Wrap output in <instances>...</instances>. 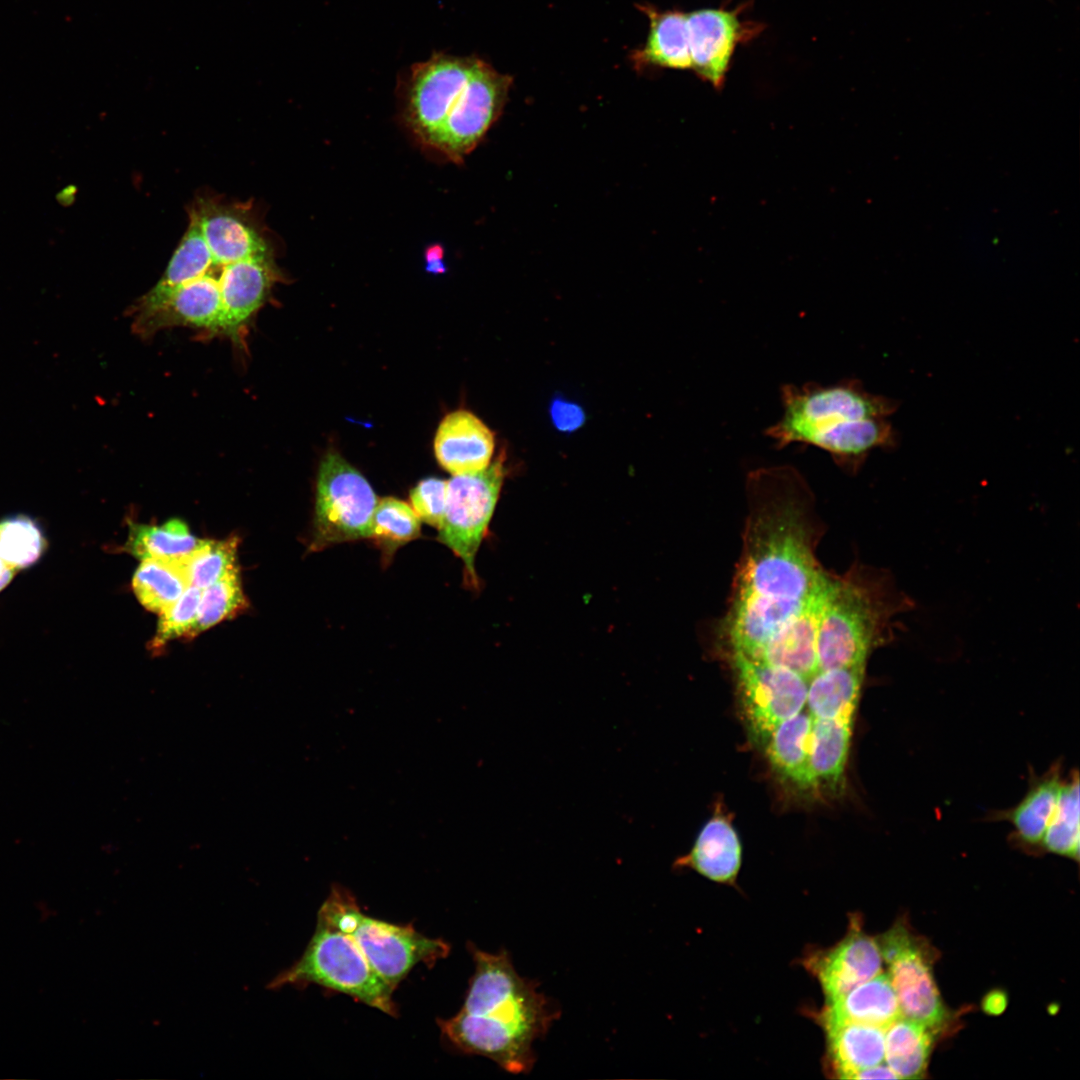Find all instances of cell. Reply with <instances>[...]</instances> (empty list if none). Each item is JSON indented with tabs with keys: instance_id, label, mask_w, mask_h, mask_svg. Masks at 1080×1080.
<instances>
[{
	"instance_id": "cell-26",
	"label": "cell",
	"mask_w": 1080,
	"mask_h": 1080,
	"mask_svg": "<svg viewBox=\"0 0 1080 1080\" xmlns=\"http://www.w3.org/2000/svg\"><path fill=\"white\" fill-rule=\"evenodd\" d=\"M933 1030L915 1020L899 1017L885 1028L884 1062L898 1079H919L926 1071Z\"/></svg>"
},
{
	"instance_id": "cell-12",
	"label": "cell",
	"mask_w": 1080,
	"mask_h": 1080,
	"mask_svg": "<svg viewBox=\"0 0 1080 1080\" xmlns=\"http://www.w3.org/2000/svg\"><path fill=\"white\" fill-rule=\"evenodd\" d=\"M224 272L221 265L212 263L200 270L190 281L161 296L139 298L133 309V329L143 337L174 326L203 329L211 334H219Z\"/></svg>"
},
{
	"instance_id": "cell-23",
	"label": "cell",
	"mask_w": 1080,
	"mask_h": 1080,
	"mask_svg": "<svg viewBox=\"0 0 1080 1080\" xmlns=\"http://www.w3.org/2000/svg\"><path fill=\"white\" fill-rule=\"evenodd\" d=\"M676 865L689 866L716 882H733L741 865V845L728 819L715 815L707 821L690 853Z\"/></svg>"
},
{
	"instance_id": "cell-16",
	"label": "cell",
	"mask_w": 1080,
	"mask_h": 1080,
	"mask_svg": "<svg viewBox=\"0 0 1080 1080\" xmlns=\"http://www.w3.org/2000/svg\"><path fill=\"white\" fill-rule=\"evenodd\" d=\"M495 439L473 413L457 410L440 422L434 439L439 464L453 475L475 473L490 465Z\"/></svg>"
},
{
	"instance_id": "cell-34",
	"label": "cell",
	"mask_w": 1080,
	"mask_h": 1080,
	"mask_svg": "<svg viewBox=\"0 0 1080 1080\" xmlns=\"http://www.w3.org/2000/svg\"><path fill=\"white\" fill-rule=\"evenodd\" d=\"M45 547L42 531L30 517L15 515L0 521V557L14 570L33 565Z\"/></svg>"
},
{
	"instance_id": "cell-3",
	"label": "cell",
	"mask_w": 1080,
	"mask_h": 1080,
	"mask_svg": "<svg viewBox=\"0 0 1080 1080\" xmlns=\"http://www.w3.org/2000/svg\"><path fill=\"white\" fill-rule=\"evenodd\" d=\"M914 601L884 569L855 562L841 575L829 574L817 633L818 670L866 664L874 649L902 630L897 617Z\"/></svg>"
},
{
	"instance_id": "cell-27",
	"label": "cell",
	"mask_w": 1080,
	"mask_h": 1080,
	"mask_svg": "<svg viewBox=\"0 0 1080 1080\" xmlns=\"http://www.w3.org/2000/svg\"><path fill=\"white\" fill-rule=\"evenodd\" d=\"M189 586L182 560L144 559L132 579L138 601L158 614L176 602Z\"/></svg>"
},
{
	"instance_id": "cell-32",
	"label": "cell",
	"mask_w": 1080,
	"mask_h": 1080,
	"mask_svg": "<svg viewBox=\"0 0 1080 1080\" xmlns=\"http://www.w3.org/2000/svg\"><path fill=\"white\" fill-rule=\"evenodd\" d=\"M238 544L236 536L224 540H202L182 560L190 586L203 590L226 575L238 572Z\"/></svg>"
},
{
	"instance_id": "cell-2",
	"label": "cell",
	"mask_w": 1080,
	"mask_h": 1080,
	"mask_svg": "<svg viewBox=\"0 0 1080 1080\" xmlns=\"http://www.w3.org/2000/svg\"><path fill=\"white\" fill-rule=\"evenodd\" d=\"M475 971L462 1009L438 1025L459 1050L487 1057L520 1074L535 1063L533 1044L559 1017L536 981L520 976L509 953H489L470 945Z\"/></svg>"
},
{
	"instance_id": "cell-14",
	"label": "cell",
	"mask_w": 1080,
	"mask_h": 1080,
	"mask_svg": "<svg viewBox=\"0 0 1080 1080\" xmlns=\"http://www.w3.org/2000/svg\"><path fill=\"white\" fill-rule=\"evenodd\" d=\"M745 9L742 4L734 9L703 8L686 13L691 70L714 88L723 86L736 48L764 28L758 22L742 20Z\"/></svg>"
},
{
	"instance_id": "cell-8",
	"label": "cell",
	"mask_w": 1080,
	"mask_h": 1080,
	"mask_svg": "<svg viewBox=\"0 0 1080 1080\" xmlns=\"http://www.w3.org/2000/svg\"><path fill=\"white\" fill-rule=\"evenodd\" d=\"M727 655L749 735L763 749L780 723L805 708L809 681L758 658L741 653Z\"/></svg>"
},
{
	"instance_id": "cell-40",
	"label": "cell",
	"mask_w": 1080,
	"mask_h": 1080,
	"mask_svg": "<svg viewBox=\"0 0 1080 1080\" xmlns=\"http://www.w3.org/2000/svg\"><path fill=\"white\" fill-rule=\"evenodd\" d=\"M441 258V249L439 247L431 249V255L427 256L428 264L432 265L430 270L441 272L443 270L442 264L439 261Z\"/></svg>"
},
{
	"instance_id": "cell-29",
	"label": "cell",
	"mask_w": 1080,
	"mask_h": 1080,
	"mask_svg": "<svg viewBox=\"0 0 1080 1080\" xmlns=\"http://www.w3.org/2000/svg\"><path fill=\"white\" fill-rule=\"evenodd\" d=\"M1061 784L1056 767L1033 784L1022 801L1010 811L1008 819L1021 841L1030 845L1041 843L1054 813Z\"/></svg>"
},
{
	"instance_id": "cell-38",
	"label": "cell",
	"mask_w": 1080,
	"mask_h": 1080,
	"mask_svg": "<svg viewBox=\"0 0 1080 1080\" xmlns=\"http://www.w3.org/2000/svg\"><path fill=\"white\" fill-rule=\"evenodd\" d=\"M851 1079H898L889 1066L882 1062L855 1072Z\"/></svg>"
},
{
	"instance_id": "cell-28",
	"label": "cell",
	"mask_w": 1080,
	"mask_h": 1080,
	"mask_svg": "<svg viewBox=\"0 0 1080 1080\" xmlns=\"http://www.w3.org/2000/svg\"><path fill=\"white\" fill-rule=\"evenodd\" d=\"M201 541L184 521L171 519L161 525H131L126 549L140 560H183Z\"/></svg>"
},
{
	"instance_id": "cell-37",
	"label": "cell",
	"mask_w": 1080,
	"mask_h": 1080,
	"mask_svg": "<svg viewBox=\"0 0 1080 1080\" xmlns=\"http://www.w3.org/2000/svg\"><path fill=\"white\" fill-rule=\"evenodd\" d=\"M550 412L554 425L561 431H574L583 424L585 418L579 406L561 399L553 401Z\"/></svg>"
},
{
	"instance_id": "cell-39",
	"label": "cell",
	"mask_w": 1080,
	"mask_h": 1080,
	"mask_svg": "<svg viewBox=\"0 0 1080 1080\" xmlns=\"http://www.w3.org/2000/svg\"><path fill=\"white\" fill-rule=\"evenodd\" d=\"M14 571H15V570H14L13 568H11V567H10V566H9V565H8V564H7V563H6V562H5V561H4V560H3V559H2L1 557H0V591H1V590H2V589H3L4 587H6V586H7V584H8V583H9V582L11 581V579H12V577H13V575H14Z\"/></svg>"
},
{
	"instance_id": "cell-4",
	"label": "cell",
	"mask_w": 1080,
	"mask_h": 1080,
	"mask_svg": "<svg viewBox=\"0 0 1080 1080\" xmlns=\"http://www.w3.org/2000/svg\"><path fill=\"white\" fill-rule=\"evenodd\" d=\"M318 919L352 938L371 967L394 988L416 964L431 966L449 953V945L441 939L364 914L353 895L338 885L331 888Z\"/></svg>"
},
{
	"instance_id": "cell-13",
	"label": "cell",
	"mask_w": 1080,
	"mask_h": 1080,
	"mask_svg": "<svg viewBox=\"0 0 1080 1080\" xmlns=\"http://www.w3.org/2000/svg\"><path fill=\"white\" fill-rule=\"evenodd\" d=\"M882 958L889 964V979L902 1016L935 1031L943 1026L947 1011L933 979L928 953L897 924L878 943Z\"/></svg>"
},
{
	"instance_id": "cell-22",
	"label": "cell",
	"mask_w": 1080,
	"mask_h": 1080,
	"mask_svg": "<svg viewBox=\"0 0 1080 1080\" xmlns=\"http://www.w3.org/2000/svg\"><path fill=\"white\" fill-rule=\"evenodd\" d=\"M650 21L647 41L632 53L633 63L647 66L688 70L692 69L686 13L679 10L659 11L641 6Z\"/></svg>"
},
{
	"instance_id": "cell-9",
	"label": "cell",
	"mask_w": 1080,
	"mask_h": 1080,
	"mask_svg": "<svg viewBox=\"0 0 1080 1080\" xmlns=\"http://www.w3.org/2000/svg\"><path fill=\"white\" fill-rule=\"evenodd\" d=\"M505 476L501 454L482 471L454 475L447 481L445 518L438 540L464 564L471 585L478 587L475 557L492 519Z\"/></svg>"
},
{
	"instance_id": "cell-33",
	"label": "cell",
	"mask_w": 1080,
	"mask_h": 1080,
	"mask_svg": "<svg viewBox=\"0 0 1080 1080\" xmlns=\"http://www.w3.org/2000/svg\"><path fill=\"white\" fill-rule=\"evenodd\" d=\"M247 607L239 571L226 575L202 590L192 637L240 614Z\"/></svg>"
},
{
	"instance_id": "cell-18",
	"label": "cell",
	"mask_w": 1080,
	"mask_h": 1080,
	"mask_svg": "<svg viewBox=\"0 0 1080 1080\" xmlns=\"http://www.w3.org/2000/svg\"><path fill=\"white\" fill-rule=\"evenodd\" d=\"M812 724L813 717L805 707L780 723L763 748L777 777L804 795L817 794L810 765Z\"/></svg>"
},
{
	"instance_id": "cell-36",
	"label": "cell",
	"mask_w": 1080,
	"mask_h": 1080,
	"mask_svg": "<svg viewBox=\"0 0 1080 1080\" xmlns=\"http://www.w3.org/2000/svg\"><path fill=\"white\" fill-rule=\"evenodd\" d=\"M413 510L421 521L440 529L447 503V481L429 477L421 480L411 491Z\"/></svg>"
},
{
	"instance_id": "cell-21",
	"label": "cell",
	"mask_w": 1080,
	"mask_h": 1080,
	"mask_svg": "<svg viewBox=\"0 0 1080 1080\" xmlns=\"http://www.w3.org/2000/svg\"><path fill=\"white\" fill-rule=\"evenodd\" d=\"M855 715L813 718L810 765L817 793L838 795L844 788Z\"/></svg>"
},
{
	"instance_id": "cell-31",
	"label": "cell",
	"mask_w": 1080,
	"mask_h": 1080,
	"mask_svg": "<svg viewBox=\"0 0 1080 1080\" xmlns=\"http://www.w3.org/2000/svg\"><path fill=\"white\" fill-rule=\"evenodd\" d=\"M1079 779L1061 784L1058 801L1041 844L1052 853L1079 859Z\"/></svg>"
},
{
	"instance_id": "cell-20",
	"label": "cell",
	"mask_w": 1080,
	"mask_h": 1080,
	"mask_svg": "<svg viewBox=\"0 0 1080 1080\" xmlns=\"http://www.w3.org/2000/svg\"><path fill=\"white\" fill-rule=\"evenodd\" d=\"M901 1016L889 976L879 973L848 992L828 1000L822 1023L825 1029L846 1023L886 1028Z\"/></svg>"
},
{
	"instance_id": "cell-7",
	"label": "cell",
	"mask_w": 1080,
	"mask_h": 1080,
	"mask_svg": "<svg viewBox=\"0 0 1080 1080\" xmlns=\"http://www.w3.org/2000/svg\"><path fill=\"white\" fill-rule=\"evenodd\" d=\"M377 497L366 478L338 453L321 460L310 549L371 538Z\"/></svg>"
},
{
	"instance_id": "cell-19",
	"label": "cell",
	"mask_w": 1080,
	"mask_h": 1080,
	"mask_svg": "<svg viewBox=\"0 0 1080 1080\" xmlns=\"http://www.w3.org/2000/svg\"><path fill=\"white\" fill-rule=\"evenodd\" d=\"M897 444L896 430L887 418L848 420L817 435L810 443L827 451L849 474L858 472L872 450L893 449Z\"/></svg>"
},
{
	"instance_id": "cell-24",
	"label": "cell",
	"mask_w": 1080,
	"mask_h": 1080,
	"mask_svg": "<svg viewBox=\"0 0 1080 1080\" xmlns=\"http://www.w3.org/2000/svg\"><path fill=\"white\" fill-rule=\"evenodd\" d=\"M866 664L818 671L809 681L805 707L813 718L856 714Z\"/></svg>"
},
{
	"instance_id": "cell-35",
	"label": "cell",
	"mask_w": 1080,
	"mask_h": 1080,
	"mask_svg": "<svg viewBox=\"0 0 1080 1080\" xmlns=\"http://www.w3.org/2000/svg\"><path fill=\"white\" fill-rule=\"evenodd\" d=\"M201 593V589L189 586L176 602L159 614L156 633L150 644L152 651H160L167 643L178 638H193Z\"/></svg>"
},
{
	"instance_id": "cell-25",
	"label": "cell",
	"mask_w": 1080,
	"mask_h": 1080,
	"mask_svg": "<svg viewBox=\"0 0 1080 1080\" xmlns=\"http://www.w3.org/2000/svg\"><path fill=\"white\" fill-rule=\"evenodd\" d=\"M825 1030L833 1066L840 1078L851 1079L855 1072L884 1062L885 1028L846 1023Z\"/></svg>"
},
{
	"instance_id": "cell-11",
	"label": "cell",
	"mask_w": 1080,
	"mask_h": 1080,
	"mask_svg": "<svg viewBox=\"0 0 1080 1080\" xmlns=\"http://www.w3.org/2000/svg\"><path fill=\"white\" fill-rule=\"evenodd\" d=\"M511 83V76L478 58L454 107L426 148L462 162L501 114Z\"/></svg>"
},
{
	"instance_id": "cell-30",
	"label": "cell",
	"mask_w": 1080,
	"mask_h": 1080,
	"mask_svg": "<svg viewBox=\"0 0 1080 1080\" xmlns=\"http://www.w3.org/2000/svg\"><path fill=\"white\" fill-rule=\"evenodd\" d=\"M420 534L421 520L406 502L394 497L377 502L371 538L382 551L385 561H389L397 549Z\"/></svg>"
},
{
	"instance_id": "cell-1",
	"label": "cell",
	"mask_w": 1080,
	"mask_h": 1080,
	"mask_svg": "<svg viewBox=\"0 0 1080 1080\" xmlns=\"http://www.w3.org/2000/svg\"><path fill=\"white\" fill-rule=\"evenodd\" d=\"M743 550L730 601L758 599L804 606L827 572L816 558L819 527L802 475L782 465L751 471Z\"/></svg>"
},
{
	"instance_id": "cell-5",
	"label": "cell",
	"mask_w": 1080,
	"mask_h": 1080,
	"mask_svg": "<svg viewBox=\"0 0 1080 1080\" xmlns=\"http://www.w3.org/2000/svg\"><path fill=\"white\" fill-rule=\"evenodd\" d=\"M780 393L783 414L764 432L777 449L792 443L810 445L814 437L845 421L887 418L899 408L897 400L870 393L855 378L831 385L785 384Z\"/></svg>"
},
{
	"instance_id": "cell-6",
	"label": "cell",
	"mask_w": 1080,
	"mask_h": 1080,
	"mask_svg": "<svg viewBox=\"0 0 1080 1080\" xmlns=\"http://www.w3.org/2000/svg\"><path fill=\"white\" fill-rule=\"evenodd\" d=\"M310 983L349 995L391 1016L397 1014L394 987L371 967L352 938L320 919L302 956L267 987Z\"/></svg>"
},
{
	"instance_id": "cell-10",
	"label": "cell",
	"mask_w": 1080,
	"mask_h": 1080,
	"mask_svg": "<svg viewBox=\"0 0 1080 1080\" xmlns=\"http://www.w3.org/2000/svg\"><path fill=\"white\" fill-rule=\"evenodd\" d=\"M477 59L433 52L414 63L400 81L404 121L425 148L454 107Z\"/></svg>"
},
{
	"instance_id": "cell-15",
	"label": "cell",
	"mask_w": 1080,
	"mask_h": 1080,
	"mask_svg": "<svg viewBox=\"0 0 1080 1080\" xmlns=\"http://www.w3.org/2000/svg\"><path fill=\"white\" fill-rule=\"evenodd\" d=\"M827 576L828 573L821 587L812 595L803 609L790 618L758 653L751 657L789 669L810 681L819 671L817 633Z\"/></svg>"
},
{
	"instance_id": "cell-17",
	"label": "cell",
	"mask_w": 1080,
	"mask_h": 1080,
	"mask_svg": "<svg viewBox=\"0 0 1080 1080\" xmlns=\"http://www.w3.org/2000/svg\"><path fill=\"white\" fill-rule=\"evenodd\" d=\"M882 960L878 943L854 932L813 960L812 967L831 1000L881 973Z\"/></svg>"
}]
</instances>
